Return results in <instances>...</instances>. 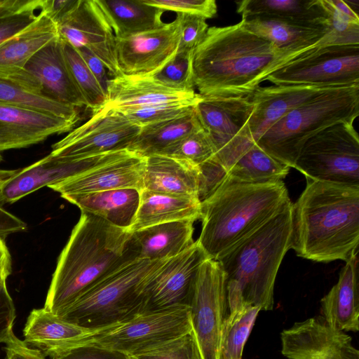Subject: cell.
Here are the masks:
<instances>
[{
	"instance_id": "6da1fadb",
	"label": "cell",
	"mask_w": 359,
	"mask_h": 359,
	"mask_svg": "<svg viewBox=\"0 0 359 359\" xmlns=\"http://www.w3.org/2000/svg\"><path fill=\"white\" fill-rule=\"evenodd\" d=\"M307 51L280 48L242 21L210 27L193 52L194 86L202 97L248 96L269 75Z\"/></svg>"
},
{
	"instance_id": "7a4b0ae2",
	"label": "cell",
	"mask_w": 359,
	"mask_h": 359,
	"mask_svg": "<svg viewBox=\"0 0 359 359\" xmlns=\"http://www.w3.org/2000/svg\"><path fill=\"white\" fill-rule=\"evenodd\" d=\"M358 244L359 187L306 180L292 205L290 249L315 262H346Z\"/></svg>"
},
{
	"instance_id": "3957f363",
	"label": "cell",
	"mask_w": 359,
	"mask_h": 359,
	"mask_svg": "<svg viewBox=\"0 0 359 359\" xmlns=\"http://www.w3.org/2000/svg\"><path fill=\"white\" fill-rule=\"evenodd\" d=\"M131 233L81 212L58 259L43 308L60 316L102 279L136 260Z\"/></svg>"
},
{
	"instance_id": "277c9868",
	"label": "cell",
	"mask_w": 359,
	"mask_h": 359,
	"mask_svg": "<svg viewBox=\"0 0 359 359\" xmlns=\"http://www.w3.org/2000/svg\"><path fill=\"white\" fill-rule=\"evenodd\" d=\"M292 205L287 203L218 259L226 276L229 311L244 306L273 309L276 275L291 245Z\"/></svg>"
},
{
	"instance_id": "5b68a950",
	"label": "cell",
	"mask_w": 359,
	"mask_h": 359,
	"mask_svg": "<svg viewBox=\"0 0 359 359\" xmlns=\"http://www.w3.org/2000/svg\"><path fill=\"white\" fill-rule=\"evenodd\" d=\"M290 201L283 181L252 184L226 178L201 201V232L196 240L218 260Z\"/></svg>"
},
{
	"instance_id": "8992f818",
	"label": "cell",
	"mask_w": 359,
	"mask_h": 359,
	"mask_svg": "<svg viewBox=\"0 0 359 359\" xmlns=\"http://www.w3.org/2000/svg\"><path fill=\"white\" fill-rule=\"evenodd\" d=\"M359 114V85L329 88L289 111L255 144L289 168L311 137L339 122L353 123Z\"/></svg>"
},
{
	"instance_id": "52a82bcc",
	"label": "cell",
	"mask_w": 359,
	"mask_h": 359,
	"mask_svg": "<svg viewBox=\"0 0 359 359\" xmlns=\"http://www.w3.org/2000/svg\"><path fill=\"white\" fill-rule=\"evenodd\" d=\"M167 259L130 262L95 284L59 317L95 330L142 313L147 286Z\"/></svg>"
},
{
	"instance_id": "ba28073f",
	"label": "cell",
	"mask_w": 359,
	"mask_h": 359,
	"mask_svg": "<svg viewBox=\"0 0 359 359\" xmlns=\"http://www.w3.org/2000/svg\"><path fill=\"white\" fill-rule=\"evenodd\" d=\"M191 330L189 307L180 306L142 313L126 320L93 330L69 348L88 345L130 355Z\"/></svg>"
},
{
	"instance_id": "9c48e42d",
	"label": "cell",
	"mask_w": 359,
	"mask_h": 359,
	"mask_svg": "<svg viewBox=\"0 0 359 359\" xmlns=\"http://www.w3.org/2000/svg\"><path fill=\"white\" fill-rule=\"evenodd\" d=\"M353 123H335L308 140L294 168L306 180L359 187V137Z\"/></svg>"
},
{
	"instance_id": "30bf717a",
	"label": "cell",
	"mask_w": 359,
	"mask_h": 359,
	"mask_svg": "<svg viewBox=\"0 0 359 359\" xmlns=\"http://www.w3.org/2000/svg\"><path fill=\"white\" fill-rule=\"evenodd\" d=\"M195 111L226 172L255 144L250 130L253 104L248 96L202 97Z\"/></svg>"
},
{
	"instance_id": "8fae6325",
	"label": "cell",
	"mask_w": 359,
	"mask_h": 359,
	"mask_svg": "<svg viewBox=\"0 0 359 359\" xmlns=\"http://www.w3.org/2000/svg\"><path fill=\"white\" fill-rule=\"evenodd\" d=\"M266 80L276 86L359 85V45L316 46L284 65Z\"/></svg>"
},
{
	"instance_id": "7c38bea8",
	"label": "cell",
	"mask_w": 359,
	"mask_h": 359,
	"mask_svg": "<svg viewBox=\"0 0 359 359\" xmlns=\"http://www.w3.org/2000/svg\"><path fill=\"white\" fill-rule=\"evenodd\" d=\"M227 309L225 271L219 260L207 259L198 271L189 304L191 329L202 359H219Z\"/></svg>"
},
{
	"instance_id": "4fadbf2b",
	"label": "cell",
	"mask_w": 359,
	"mask_h": 359,
	"mask_svg": "<svg viewBox=\"0 0 359 359\" xmlns=\"http://www.w3.org/2000/svg\"><path fill=\"white\" fill-rule=\"evenodd\" d=\"M141 128L114 109H100L52 146V154L68 158L128 150Z\"/></svg>"
},
{
	"instance_id": "5bb4252c",
	"label": "cell",
	"mask_w": 359,
	"mask_h": 359,
	"mask_svg": "<svg viewBox=\"0 0 359 359\" xmlns=\"http://www.w3.org/2000/svg\"><path fill=\"white\" fill-rule=\"evenodd\" d=\"M120 151L83 158L59 157L50 153L22 169L1 171L0 205L13 203L43 187H50L79 175L110 160Z\"/></svg>"
},
{
	"instance_id": "9a60e30c",
	"label": "cell",
	"mask_w": 359,
	"mask_h": 359,
	"mask_svg": "<svg viewBox=\"0 0 359 359\" xmlns=\"http://www.w3.org/2000/svg\"><path fill=\"white\" fill-rule=\"evenodd\" d=\"M59 37L75 49L97 57L111 78L122 75L116 56V37L96 0H77L56 24Z\"/></svg>"
},
{
	"instance_id": "2e32d148",
	"label": "cell",
	"mask_w": 359,
	"mask_h": 359,
	"mask_svg": "<svg viewBox=\"0 0 359 359\" xmlns=\"http://www.w3.org/2000/svg\"><path fill=\"white\" fill-rule=\"evenodd\" d=\"M207 259L197 241L181 254L168 259L147 286L142 313L189 307L198 271Z\"/></svg>"
},
{
	"instance_id": "e0dca14e",
	"label": "cell",
	"mask_w": 359,
	"mask_h": 359,
	"mask_svg": "<svg viewBox=\"0 0 359 359\" xmlns=\"http://www.w3.org/2000/svg\"><path fill=\"white\" fill-rule=\"evenodd\" d=\"M180 31L177 20L157 29L116 38V56L122 75L151 76L177 53Z\"/></svg>"
},
{
	"instance_id": "ac0fdd59",
	"label": "cell",
	"mask_w": 359,
	"mask_h": 359,
	"mask_svg": "<svg viewBox=\"0 0 359 359\" xmlns=\"http://www.w3.org/2000/svg\"><path fill=\"white\" fill-rule=\"evenodd\" d=\"M286 359H359V351L345 332L330 327L321 316L294 323L280 333Z\"/></svg>"
},
{
	"instance_id": "d6986e66",
	"label": "cell",
	"mask_w": 359,
	"mask_h": 359,
	"mask_svg": "<svg viewBox=\"0 0 359 359\" xmlns=\"http://www.w3.org/2000/svg\"><path fill=\"white\" fill-rule=\"evenodd\" d=\"M144 168L145 157L123 150L110 160L49 188L62 197L119 189L141 191Z\"/></svg>"
},
{
	"instance_id": "ffe728a7",
	"label": "cell",
	"mask_w": 359,
	"mask_h": 359,
	"mask_svg": "<svg viewBox=\"0 0 359 359\" xmlns=\"http://www.w3.org/2000/svg\"><path fill=\"white\" fill-rule=\"evenodd\" d=\"M79 121L0 104V152L29 147L72 130Z\"/></svg>"
},
{
	"instance_id": "44dd1931",
	"label": "cell",
	"mask_w": 359,
	"mask_h": 359,
	"mask_svg": "<svg viewBox=\"0 0 359 359\" xmlns=\"http://www.w3.org/2000/svg\"><path fill=\"white\" fill-rule=\"evenodd\" d=\"M57 36L55 22L40 11L34 22L0 45V78L33 91L34 79L25 67L39 50Z\"/></svg>"
},
{
	"instance_id": "7402d4cb",
	"label": "cell",
	"mask_w": 359,
	"mask_h": 359,
	"mask_svg": "<svg viewBox=\"0 0 359 359\" xmlns=\"http://www.w3.org/2000/svg\"><path fill=\"white\" fill-rule=\"evenodd\" d=\"M25 69L38 81L43 95L79 109L86 107L68 69L59 35L39 50Z\"/></svg>"
},
{
	"instance_id": "603a6c76",
	"label": "cell",
	"mask_w": 359,
	"mask_h": 359,
	"mask_svg": "<svg viewBox=\"0 0 359 359\" xmlns=\"http://www.w3.org/2000/svg\"><path fill=\"white\" fill-rule=\"evenodd\" d=\"M331 88L306 86L258 87L250 95L253 111L250 130L255 144L259 137L289 111Z\"/></svg>"
},
{
	"instance_id": "cb8c5ba5",
	"label": "cell",
	"mask_w": 359,
	"mask_h": 359,
	"mask_svg": "<svg viewBox=\"0 0 359 359\" xmlns=\"http://www.w3.org/2000/svg\"><path fill=\"white\" fill-rule=\"evenodd\" d=\"M196 92H180L162 86L150 76L120 75L109 79L102 109L122 110L173 101L197 100Z\"/></svg>"
},
{
	"instance_id": "d4e9b609",
	"label": "cell",
	"mask_w": 359,
	"mask_h": 359,
	"mask_svg": "<svg viewBox=\"0 0 359 359\" xmlns=\"http://www.w3.org/2000/svg\"><path fill=\"white\" fill-rule=\"evenodd\" d=\"M358 251L341 269L337 283L320 300L321 317L343 332L359 330Z\"/></svg>"
},
{
	"instance_id": "484cf974",
	"label": "cell",
	"mask_w": 359,
	"mask_h": 359,
	"mask_svg": "<svg viewBox=\"0 0 359 359\" xmlns=\"http://www.w3.org/2000/svg\"><path fill=\"white\" fill-rule=\"evenodd\" d=\"M194 221L162 223L132 232L130 244L137 259L159 261L174 257L189 247Z\"/></svg>"
},
{
	"instance_id": "4316f807",
	"label": "cell",
	"mask_w": 359,
	"mask_h": 359,
	"mask_svg": "<svg viewBox=\"0 0 359 359\" xmlns=\"http://www.w3.org/2000/svg\"><path fill=\"white\" fill-rule=\"evenodd\" d=\"M199 166L161 154L145 157L143 189L198 198Z\"/></svg>"
},
{
	"instance_id": "83f0119b",
	"label": "cell",
	"mask_w": 359,
	"mask_h": 359,
	"mask_svg": "<svg viewBox=\"0 0 359 359\" xmlns=\"http://www.w3.org/2000/svg\"><path fill=\"white\" fill-rule=\"evenodd\" d=\"M93 330L68 322L44 308L35 309L27 319L24 341L50 357L70 347Z\"/></svg>"
},
{
	"instance_id": "f1b7e54d",
	"label": "cell",
	"mask_w": 359,
	"mask_h": 359,
	"mask_svg": "<svg viewBox=\"0 0 359 359\" xmlns=\"http://www.w3.org/2000/svg\"><path fill=\"white\" fill-rule=\"evenodd\" d=\"M241 21L250 31L287 50L313 49L327 32V23L262 17L245 18Z\"/></svg>"
},
{
	"instance_id": "f546056e",
	"label": "cell",
	"mask_w": 359,
	"mask_h": 359,
	"mask_svg": "<svg viewBox=\"0 0 359 359\" xmlns=\"http://www.w3.org/2000/svg\"><path fill=\"white\" fill-rule=\"evenodd\" d=\"M140 191L119 189L62 196L81 212L98 217L110 224L130 231L140 203Z\"/></svg>"
},
{
	"instance_id": "4dcf8cb0",
	"label": "cell",
	"mask_w": 359,
	"mask_h": 359,
	"mask_svg": "<svg viewBox=\"0 0 359 359\" xmlns=\"http://www.w3.org/2000/svg\"><path fill=\"white\" fill-rule=\"evenodd\" d=\"M201 202L198 198L142 189L133 232L151 226L174 221L201 219Z\"/></svg>"
},
{
	"instance_id": "1f68e13d",
	"label": "cell",
	"mask_w": 359,
	"mask_h": 359,
	"mask_svg": "<svg viewBox=\"0 0 359 359\" xmlns=\"http://www.w3.org/2000/svg\"><path fill=\"white\" fill-rule=\"evenodd\" d=\"M116 38L122 39L157 29L164 25L163 10L142 0H96Z\"/></svg>"
},
{
	"instance_id": "d6a6232c",
	"label": "cell",
	"mask_w": 359,
	"mask_h": 359,
	"mask_svg": "<svg viewBox=\"0 0 359 359\" xmlns=\"http://www.w3.org/2000/svg\"><path fill=\"white\" fill-rule=\"evenodd\" d=\"M201 128L194 107L193 111L184 116L142 127L128 150L142 157L160 154Z\"/></svg>"
},
{
	"instance_id": "836d02e7",
	"label": "cell",
	"mask_w": 359,
	"mask_h": 359,
	"mask_svg": "<svg viewBox=\"0 0 359 359\" xmlns=\"http://www.w3.org/2000/svg\"><path fill=\"white\" fill-rule=\"evenodd\" d=\"M236 4L242 19L262 17L327 23L320 0H243Z\"/></svg>"
},
{
	"instance_id": "e575fe53",
	"label": "cell",
	"mask_w": 359,
	"mask_h": 359,
	"mask_svg": "<svg viewBox=\"0 0 359 359\" xmlns=\"http://www.w3.org/2000/svg\"><path fill=\"white\" fill-rule=\"evenodd\" d=\"M289 170L255 144L228 170L227 178L252 184L276 182L283 181Z\"/></svg>"
},
{
	"instance_id": "d590c367",
	"label": "cell",
	"mask_w": 359,
	"mask_h": 359,
	"mask_svg": "<svg viewBox=\"0 0 359 359\" xmlns=\"http://www.w3.org/2000/svg\"><path fill=\"white\" fill-rule=\"evenodd\" d=\"M0 104L31 109L79 121L80 120L79 108L32 93L2 78H0Z\"/></svg>"
},
{
	"instance_id": "8d00e7d4",
	"label": "cell",
	"mask_w": 359,
	"mask_h": 359,
	"mask_svg": "<svg viewBox=\"0 0 359 359\" xmlns=\"http://www.w3.org/2000/svg\"><path fill=\"white\" fill-rule=\"evenodd\" d=\"M259 311L249 306L229 311L222 331L219 359H243L245 344Z\"/></svg>"
},
{
	"instance_id": "74e56055",
	"label": "cell",
	"mask_w": 359,
	"mask_h": 359,
	"mask_svg": "<svg viewBox=\"0 0 359 359\" xmlns=\"http://www.w3.org/2000/svg\"><path fill=\"white\" fill-rule=\"evenodd\" d=\"M61 41L65 59L71 75L86 101V108L94 114L104 105L107 94L77 50L69 43Z\"/></svg>"
},
{
	"instance_id": "f35d334b",
	"label": "cell",
	"mask_w": 359,
	"mask_h": 359,
	"mask_svg": "<svg viewBox=\"0 0 359 359\" xmlns=\"http://www.w3.org/2000/svg\"><path fill=\"white\" fill-rule=\"evenodd\" d=\"M40 4L41 0H0V45L37 19Z\"/></svg>"
},
{
	"instance_id": "ab89813d",
	"label": "cell",
	"mask_w": 359,
	"mask_h": 359,
	"mask_svg": "<svg viewBox=\"0 0 359 359\" xmlns=\"http://www.w3.org/2000/svg\"><path fill=\"white\" fill-rule=\"evenodd\" d=\"M201 99L167 102L116 111L142 128L187 114L194 110Z\"/></svg>"
},
{
	"instance_id": "60d3db41",
	"label": "cell",
	"mask_w": 359,
	"mask_h": 359,
	"mask_svg": "<svg viewBox=\"0 0 359 359\" xmlns=\"http://www.w3.org/2000/svg\"><path fill=\"white\" fill-rule=\"evenodd\" d=\"M193 52L177 51L175 55L151 77L168 88L180 92H195Z\"/></svg>"
},
{
	"instance_id": "b9f144b4",
	"label": "cell",
	"mask_w": 359,
	"mask_h": 359,
	"mask_svg": "<svg viewBox=\"0 0 359 359\" xmlns=\"http://www.w3.org/2000/svg\"><path fill=\"white\" fill-rule=\"evenodd\" d=\"M161 155L188 161L199 165L215 157V149L207 132L199 128L162 151Z\"/></svg>"
},
{
	"instance_id": "7bdbcfd3",
	"label": "cell",
	"mask_w": 359,
	"mask_h": 359,
	"mask_svg": "<svg viewBox=\"0 0 359 359\" xmlns=\"http://www.w3.org/2000/svg\"><path fill=\"white\" fill-rule=\"evenodd\" d=\"M130 357L131 359H202L192 330Z\"/></svg>"
},
{
	"instance_id": "ee69618b",
	"label": "cell",
	"mask_w": 359,
	"mask_h": 359,
	"mask_svg": "<svg viewBox=\"0 0 359 359\" xmlns=\"http://www.w3.org/2000/svg\"><path fill=\"white\" fill-rule=\"evenodd\" d=\"M327 18V32L318 46L334 45H359V24L344 18L330 0H320Z\"/></svg>"
},
{
	"instance_id": "f6af8a7d",
	"label": "cell",
	"mask_w": 359,
	"mask_h": 359,
	"mask_svg": "<svg viewBox=\"0 0 359 359\" xmlns=\"http://www.w3.org/2000/svg\"><path fill=\"white\" fill-rule=\"evenodd\" d=\"M144 4L177 14L201 16L205 20L212 18L217 11L214 0H142Z\"/></svg>"
},
{
	"instance_id": "bcb514c9",
	"label": "cell",
	"mask_w": 359,
	"mask_h": 359,
	"mask_svg": "<svg viewBox=\"0 0 359 359\" xmlns=\"http://www.w3.org/2000/svg\"><path fill=\"white\" fill-rule=\"evenodd\" d=\"M180 31L177 51H194L201 43L208 29L206 20L201 16L177 14Z\"/></svg>"
},
{
	"instance_id": "7dc6e473",
	"label": "cell",
	"mask_w": 359,
	"mask_h": 359,
	"mask_svg": "<svg viewBox=\"0 0 359 359\" xmlns=\"http://www.w3.org/2000/svg\"><path fill=\"white\" fill-rule=\"evenodd\" d=\"M198 166L200 169L198 198L201 202L227 178V172L215 157Z\"/></svg>"
},
{
	"instance_id": "c3c4849f",
	"label": "cell",
	"mask_w": 359,
	"mask_h": 359,
	"mask_svg": "<svg viewBox=\"0 0 359 359\" xmlns=\"http://www.w3.org/2000/svg\"><path fill=\"white\" fill-rule=\"evenodd\" d=\"M50 359H131L129 355L110 349L79 345L59 351Z\"/></svg>"
},
{
	"instance_id": "681fc988",
	"label": "cell",
	"mask_w": 359,
	"mask_h": 359,
	"mask_svg": "<svg viewBox=\"0 0 359 359\" xmlns=\"http://www.w3.org/2000/svg\"><path fill=\"white\" fill-rule=\"evenodd\" d=\"M16 318L14 303L6 287V282L0 283V343H5L13 331Z\"/></svg>"
},
{
	"instance_id": "f907efd6",
	"label": "cell",
	"mask_w": 359,
	"mask_h": 359,
	"mask_svg": "<svg viewBox=\"0 0 359 359\" xmlns=\"http://www.w3.org/2000/svg\"><path fill=\"white\" fill-rule=\"evenodd\" d=\"M5 344V359H46L39 349L27 345L15 337L13 331Z\"/></svg>"
},
{
	"instance_id": "816d5d0a",
	"label": "cell",
	"mask_w": 359,
	"mask_h": 359,
	"mask_svg": "<svg viewBox=\"0 0 359 359\" xmlns=\"http://www.w3.org/2000/svg\"><path fill=\"white\" fill-rule=\"evenodd\" d=\"M96 79L97 81L107 94V83L109 80V72L104 63L94 54L86 48L76 49Z\"/></svg>"
},
{
	"instance_id": "f5cc1de1",
	"label": "cell",
	"mask_w": 359,
	"mask_h": 359,
	"mask_svg": "<svg viewBox=\"0 0 359 359\" xmlns=\"http://www.w3.org/2000/svg\"><path fill=\"white\" fill-rule=\"evenodd\" d=\"M77 0H41L40 11L56 24L76 4Z\"/></svg>"
},
{
	"instance_id": "db71d44e",
	"label": "cell",
	"mask_w": 359,
	"mask_h": 359,
	"mask_svg": "<svg viewBox=\"0 0 359 359\" xmlns=\"http://www.w3.org/2000/svg\"><path fill=\"white\" fill-rule=\"evenodd\" d=\"M26 226L24 222L0 205V238L2 240L11 233L25 230Z\"/></svg>"
},
{
	"instance_id": "11a10c76",
	"label": "cell",
	"mask_w": 359,
	"mask_h": 359,
	"mask_svg": "<svg viewBox=\"0 0 359 359\" xmlns=\"http://www.w3.org/2000/svg\"><path fill=\"white\" fill-rule=\"evenodd\" d=\"M11 271V255L4 241L0 238V283L6 282Z\"/></svg>"
},
{
	"instance_id": "9f6ffc18",
	"label": "cell",
	"mask_w": 359,
	"mask_h": 359,
	"mask_svg": "<svg viewBox=\"0 0 359 359\" xmlns=\"http://www.w3.org/2000/svg\"><path fill=\"white\" fill-rule=\"evenodd\" d=\"M334 8L348 21L359 24V16L343 0H330Z\"/></svg>"
}]
</instances>
